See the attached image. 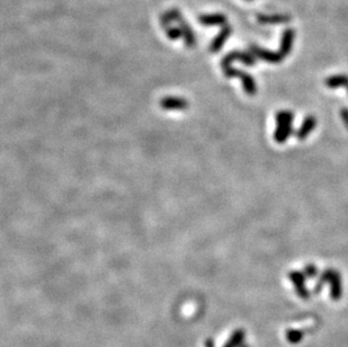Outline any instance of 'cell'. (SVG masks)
Segmentation results:
<instances>
[{
  "label": "cell",
  "instance_id": "obj_1",
  "mask_svg": "<svg viewBox=\"0 0 348 347\" xmlns=\"http://www.w3.org/2000/svg\"><path fill=\"white\" fill-rule=\"evenodd\" d=\"M325 283L330 284V294L331 298L334 300H339L343 294V285H342V278L339 273L335 269H327V271L321 274L320 278H319L318 284L315 285L314 291L315 293L320 292L322 285Z\"/></svg>",
  "mask_w": 348,
  "mask_h": 347
},
{
  "label": "cell",
  "instance_id": "obj_2",
  "mask_svg": "<svg viewBox=\"0 0 348 347\" xmlns=\"http://www.w3.org/2000/svg\"><path fill=\"white\" fill-rule=\"evenodd\" d=\"M224 74L228 78H232V77H238V78L241 79L242 86H244V89L246 91L247 95L249 96H255L257 94V86L256 82L249 74H247L245 71H240L238 69H234L231 66L223 68Z\"/></svg>",
  "mask_w": 348,
  "mask_h": 347
},
{
  "label": "cell",
  "instance_id": "obj_3",
  "mask_svg": "<svg viewBox=\"0 0 348 347\" xmlns=\"http://www.w3.org/2000/svg\"><path fill=\"white\" fill-rule=\"evenodd\" d=\"M232 61H240L242 63H245L246 66L253 67L256 64V59L252 53H246V52H240V51H233L231 53H229L226 56H224L223 60H222V68H226L231 66Z\"/></svg>",
  "mask_w": 348,
  "mask_h": 347
},
{
  "label": "cell",
  "instance_id": "obj_4",
  "mask_svg": "<svg viewBox=\"0 0 348 347\" xmlns=\"http://www.w3.org/2000/svg\"><path fill=\"white\" fill-rule=\"evenodd\" d=\"M250 53L254 56H257L258 59L264 60V61L269 63H280L282 60L284 59V56H283L280 52L275 53V52L261 49V47H258L256 45L250 46Z\"/></svg>",
  "mask_w": 348,
  "mask_h": 347
},
{
  "label": "cell",
  "instance_id": "obj_5",
  "mask_svg": "<svg viewBox=\"0 0 348 347\" xmlns=\"http://www.w3.org/2000/svg\"><path fill=\"white\" fill-rule=\"evenodd\" d=\"M290 280L292 281V283L294 284L295 289H297V293L299 294V297L302 299H307L310 297L309 291H307L306 286H305V275L302 272L293 271L290 273Z\"/></svg>",
  "mask_w": 348,
  "mask_h": 347
},
{
  "label": "cell",
  "instance_id": "obj_6",
  "mask_svg": "<svg viewBox=\"0 0 348 347\" xmlns=\"http://www.w3.org/2000/svg\"><path fill=\"white\" fill-rule=\"evenodd\" d=\"M315 125H317V119H315L314 116H311V115L306 116L304 121H303V123L300 127V129H299L298 132H297V138L301 141L305 140L306 136L313 131Z\"/></svg>",
  "mask_w": 348,
  "mask_h": 347
},
{
  "label": "cell",
  "instance_id": "obj_7",
  "mask_svg": "<svg viewBox=\"0 0 348 347\" xmlns=\"http://www.w3.org/2000/svg\"><path fill=\"white\" fill-rule=\"evenodd\" d=\"M294 31L292 28H287V30L284 31V33H283L282 36V41H281V47H280V53L284 56L290 54L291 50H292V45H293V40H294Z\"/></svg>",
  "mask_w": 348,
  "mask_h": 347
},
{
  "label": "cell",
  "instance_id": "obj_8",
  "mask_svg": "<svg viewBox=\"0 0 348 347\" xmlns=\"http://www.w3.org/2000/svg\"><path fill=\"white\" fill-rule=\"evenodd\" d=\"M231 27H230L229 25H223V27H222V30L220 32V34H218L216 39H214V41L212 42L211 44V51L212 52H218L221 50V47L223 44L225 43L226 41V39L229 38V35L231 34Z\"/></svg>",
  "mask_w": 348,
  "mask_h": 347
},
{
  "label": "cell",
  "instance_id": "obj_9",
  "mask_svg": "<svg viewBox=\"0 0 348 347\" xmlns=\"http://www.w3.org/2000/svg\"><path fill=\"white\" fill-rule=\"evenodd\" d=\"M293 128L292 125H277L276 130L274 132V140L277 143H284L285 141L292 135Z\"/></svg>",
  "mask_w": 348,
  "mask_h": 347
},
{
  "label": "cell",
  "instance_id": "obj_10",
  "mask_svg": "<svg viewBox=\"0 0 348 347\" xmlns=\"http://www.w3.org/2000/svg\"><path fill=\"white\" fill-rule=\"evenodd\" d=\"M326 86L328 88H338V87H347L348 86V76L346 75H337L331 76L326 79Z\"/></svg>",
  "mask_w": 348,
  "mask_h": 347
},
{
  "label": "cell",
  "instance_id": "obj_11",
  "mask_svg": "<svg viewBox=\"0 0 348 347\" xmlns=\"http://www.w3.org/2000/svg\"><path fill=\"white\" fill-rule=\"evenodd\" d=\"M201 23L204 25H225L226 17L221 14L202 16Z\"/></svg>",
  "mask_w": 348,
  "mask_h": 347
},
{
  "label": "cell",
  "instance_id": "obj_12",
  "mask_svg": "<svg viewBox=\"0 0 348 347\" xmlns=\"http://www.w3.org/2000/svg\"><path fill=\"white\" fill-rule=\"evenodd\" d=\"M258 21L261 24H283L290 22V17L286 15H273V16H266L261 15L258 16Z\"/></svg>",
  "mask_w": 348,
  "mask_h": 347
},
{
  "label": "cell",
  "instance_id": "obj_13",
  "mask_svg": "<svg viewBox=\"0 0 348 347\" xmlns=\"http://www.w3.org/2000/svg\"><path fill=\"white\" fill-rule=\"evenodd\" d=\"M294 115L290 111H281L276 114L277 125H292Z\"/></svg>",
  "mask_w": 348,
  "mask_h": 347
},
{
  "label": "cell",
  "instance_id": "obj_14",
  "mask_svg": "<svg viewBox=\"0 0 348 347\" xmlns=\"http://www.w3.org/2000/svg\"><path fill=\"white\" fill-rule=\"evenodd\" d=\"M242 338H244V332H242V330H238V332L232 335L231 338H230L228 343L224 345V347H237V345L240 344Z\"/></svg>",
  "mask_w": 348,
  "mask_h": 347
},
{
  "label": "cell",
  "instance_id": "obj_15",
  "mask_svg": "<svg viewBox=\"0 0 348 347\" xmlns=\"http://www.w3.org/2000/svg\"><path fill=\"white\" fill-rule=\"evenodd\" d=\"M286 338L291 343H298L301 341L302 338V333L299 332V330H290L286 334Z\"/></svg>",
  "mask_w": 348,
  "mask_h": 347
},
{
  "label": "cell",
  "instance_id": "obj_16",
  "mask_svg": "<svg viewBox=\"0 0 348 347\" xmlns=\"http://www.w3.org/2000/svg\"><path fill=\"white\" fill-rule=\"evenodd\" d=\"M303 274H304L305 277L312 278L318 275V268L317 266H314L313 264H309L306 265L304 267V271H303Z\"/></svg>",
  "mask_w": 348,
  "mask_h": 347
},
{
  "label": "cell",
  "instance_id": "obj_17",
  "mask_svg": "<svg viewBox=\"0 0 348 347\" xmlns=\"http://www.w3.org/2000/svg\"><path fill=\"white\" fill-rule=\"evenodd\" d=\"M342 118L344 120V123H345V125L348 128V110L347 108L342 111Z\"/></svg>",
  "mask_w": 348,
  "mask_h": 347
},
{
  "label": "cell",
  "instance_id": "obj_18",
  "mask_svg": "<svg viewBox=\"0 0 348 347\" xmlns=\"http://www.w3.org/2000/svg\"><path fill=\"white\" fill-rule=\"evenodd\" d=\"M205 347H214L213 346V343L211 340H208L205 342Z\"/></svg>",
  "mask_w": 348,
  "mask_h": 347
},
{
  "label": "cell",
  "instance_id": "obj_19",
  "mask_svg": "<svg viewBox=\"0 0 348 347\" xmlns=\"http://www.w3.org/2000/svg\"><path fill=\"white\" fill-rule=\"evenodd\" d=\"M347 90H348V86H347Z\"/></svg>",
  "mask_w": 348,
  "mask_h": 347
}]
</instances>
